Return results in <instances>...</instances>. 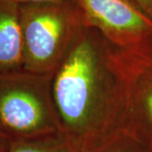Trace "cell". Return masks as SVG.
Masks as SVG:
<instances>
[{
  "mask_svg": "<svg viewBox=\"0 0 152 152\" xmlns=\"http://www.w3.org/2000/svg\"><path fill=\"white\" fill-rule=\"evenodd\" d=\"M61 133L89 152L125 129L126 91L116 47L83 26L52 76Z\"/></svg>",
  "mask_w": 152,
  "mask_h": 152,
  "instance_id": "1",
  "label": "cell"
},
{
  "mask_svg": "<svg viewBox=\"0 0 152 152\" xmlns=\"http://www.w3.org/2000/svg\"><path fill=\"white\" fill-rule=\"evenodd\" d=\"M52 76L24 69L0 74V133L10 141L61 133Z\"/></svg>",
  "mask_w": 152,
  "mask_h": 152,
  "instance_id": "2",
  "label": "cell"
},
{
  "mask_svg": "<svg viewBox=\"0 0 152 152\" xmlns=\"http://www.w3.org/2000/svg\"><path fill=\"white\" fill-rule=\"evenodd\" d=\"M23 69L53 75L84 26L72 0L19 4Z\"/></svg>",
  "mask_w": 152,
  "mask_h": 152,
  "instance_id": "3",
  "label": "cell"
},
{
  "mask_svg": "<svg viewBox=\"0 0 152 152\" xmlns=\"http://www.w3.org/2000/svg\"><path fill=\"white\" fill-rule=\"evenodd\" d=\"M85 26L97 30L118 48L152 38V19L130 0H72Z\"/></svg>",
  "mask_w": 152,
  "mask_h": 152,
  "instance_id": "4",
  "label": "cell"
},
{
  "mask_svg": "<svg viewBox=\"0 0 152 152\" xmlns=\"http://www.w3.org/2000/svg\"><path fill=\"white\" fill-rule=\"evenodd\" d=\"M23 69L19 4L0 0V74Z\"/></svg>",
  "mask_w": 152,
  "mask_h": 152,
  "instance_id": "5",
  "label": "cell"
},
{
  "mask_svg": "<svg viewBox=\"0 0 152 152\" xmlns=\"http://www.w3.org/2000/svg\"><path fill=\"white\" fill-rule=\"evenodd\" d=\"M6 152H81L62 133L11 141Z\"/></svg>",
  "mask_w": 152,
  "mask_h": 152,
  "instance_id": "6",
  "label": "cell"
},
{
  "mask_svg": "<svg viewBox=\"0 0 152 152\" xmlns=\"http://www.w3.org/2000/svg\"><path fill=\"white\" fill-rule=\"evenodd\" d=\"M134 133L124 129L89 152H144Z\"/></svg>",
  "mask_w": 152,
  "mask_h": 152,
  "instance_id": "7",
  "label": "cell"
},
{
  "mask_svg": "<svg viewBox=\"0 0 152 152\" xmlns=\"http://www.w3.org/2000/svg\"><path fill=\"white\" fill-rule=\"evenodd\" d=\"M152 19V0H130Z\"/></svg>",
  "mask_w": 152,
  "mask_h": 152,
  "instance_id": "8",
  "label": "cell"
},
{
  "mask_svg": "<svg viewBox=\"0 0 152 152\" xmlns=\"http://www.w3.org/2000/svg\"><path fill=\"white\" fill-rule=\"evenodd\" d=\"M10 140L0 133V152H6L10 146Z\"/></svg>",
  "mask_w": 152,
  "mask_h": 152,
  "instance_id": "9",
  "label": "cell"
},
{
  "mask_svg": "<svg viewBox=\"0 0 152 152\" xmlns=\"http://www.w3.org/2000/svg\"><path fill=\"white\" fill-rule=\"evenodd\" d=\"M17 3L18 4H38V3H48L53 2L57 0H12Z\"/></svg>",
  "mask_w": 152,
  "mask_h": 152,
  "instance_id": "10",
  "label": "cell"
}]
</instances>
